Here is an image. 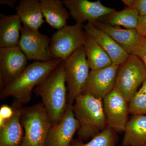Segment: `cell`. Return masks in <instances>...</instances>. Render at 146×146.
<instances>
[{"mask_svg": "<svg viewBox=\"0 0 146 146\" xmlns=\"http://www.w3.org/2000/svg\"><path fill=\"white\" fill-rule=\"evenodd\" d=\"M66 84L65 61H63L33 91L42 98L53 124L60 121L67 108L68 92Z\"/></svg>", "mask_w": 146, "mask_h": 146, "instance_id": "obj_1", "label": "cell"}, {"mask_svg": "<svg viewBox=\"0 0 146 146\" xmlns=\"http://www.w3.org/2000/svg\"><path fill=\"white\" fill-rule=\"evenodd\" d=\"M73 111L78 122L77 132L80 141L92 139L107 127L102 100L82 93L76 99Z\"/></svg>", "mask_w": 146, "mask_h": 146, "instance_id": "obj_2", "label": "cell"}, {"mask_svg": "<svg viewBox=\"0 0 146 146\" xmlns=\"http://www.w3.org/2000/svg\"><path fill=\"white\" fill-rule=\"evenodd\" d=\"M63 61L53 59L48 62L35 61L28 65L16 80L1 91V99L11 96L22 104L28 103L34 88Z\"/></svg>", "mask_w": 146, "mask_h": 146, "instance_id": "obj_3", "label": "cell"}, {"mask_svg": "<svg viewBox=\"0 0 146 146\" xmlns=\"http://www.w3.org/2000/svg\"><path fill=\"white\" fill-rule=\"evenodd\" d=\"M21 120L24 130L21 146H46V139L53 123L43 103L23 108Z\"/></svg>", "mask_w": 146, "mask_h": 146, "instance_id": "obj_4", "label": "cell"}, {"mask_svg": "<svg viewBox=\"0 0 146 146\" xmlns=\"http://www.w3.org/2000/svg\"><path fill=\"white\" fill-rule=\"evenodd\" d=\"M65 64L68 104L73 105L77 97L83 92L91 72L83 46L65 60Z\"/></svg>", "mask_w": 146, "mask_h": 146, "instance_id": "obj_5", "label": "cell"}, {"mask_svg": "<svg viewBox=\"0 0 146 146\" xmlns=\"http://www.w3.org/2000/svg\"><path fill=\"white\" fill-rule=\"evenodd\" d=\"M146 79V68L136 55L130 54L119 66L114 89L119 91L129 103Z\"/></svg>", "mask_w": 146, "mask_h": 146, "instance_id": "obj_6", "label": "cell"}, {"mask_svg": "<svg viewBox=\"0 0 146 146\" xmlns=\"http://www.w3.org/2000/svg\"><path fill=\"white\" fill-rule=\"evenodd\" d=\"M87 35L84 25L82 24L67 25L58 30L50 39V48L53 58L65 61L83 46Z\"/></svg>", "mask_w": 146, "mask_h": 146, "instance_id": "obj_7", "label": "cell"}, {"mask_svg": "<svg viewBox=\"0 0 146 146\" xmlns=\"http://www.w3.org/2000/svg\"><path fill=\"white\" fill-rule=\"evenodd\" d=\"M18 46L28 60L48 62L53 58L50 39L46 35L23 25Z\"/></svg>", "mask_w": 146, "mask_h": 146, "instance_id": "obj_8", "label": "cell"}, {"mask_svg": "<svg viewBox=\"0 0 146 146\" xmlns=\"http://www.w3.org/2000/svg\"><path fill=\"white\" fill-rule=\"evenodd\" d=\"M102 102L108 127L117 133L124 132L129 114L127 100L119 91L113 89Z\"/></svg>", "mask_w": 146, "mask_h": 146, "instance_id": "obj_9", "label": "cell"}, {"mask_svg": "<svg viewBox=\"0 0 146 146\" xmlns=\"http://www.w3.org/2000/svg\"><path fill=\"white\" fill-rule=\"evenodd\" d=\"M28 60L19 47L0 48V80L3 90L27 67Z\"/></svg>", "mask_w": 146, "mask_h": 146, "instance_id": "obj_10", "label": "cell"}, {"mask_svg": "<svg viewBox=\"0 0 146 146\" xmlns=\"http://www.w3.org/2000/svg\"><path fill=\"white\" fill-rule=\"evenodd\" d=\"M63 2L76 23L82 25L86 22L94 24L116 11L114 9L104 5L100 1L63 0Z\"/></svg>", "mask_w": 146, "mask_h": 146, "instance_id": "obj_11", "label": "cell"}, {"mask_svg": "<svg viewBox=\"0 0 146 146\" xmlns=\"http://www.w3.org/2000/svg\"><path fill=\"white\" fill-rule=\"evenodd\" d=\"M79 127L73 111V105L68 104L60 121L53 124L49 131L46 146H70Z\"/></svg>", "mask_w": 146, "mask_h": 146, "instance_id": "obj_12", "label": "cell"}, {"mask_svg": "<svg viewBox=\"0 0 146 146\" xmlns=\"http://www.w3.org/2000/svg\"><path fill=\"white\" fill-rule=\"evenodd\" d=\"M119 67L112 64L101 70H91L82 93L103 100L114 89Z\"/></svg>", "mask_w": 146, "mask_h": 146, "instance_id": "obj_13", "label": "cell"}, {"mask_svg": "<svg viewBox=\"0 0 146 146\" xmlns=\"http://www.w3.org/2000/svg\"><path fill=\"white\" fill-rule=\"evenodd\" d=\"M23 104L16 100L13 102V115L0 128V146H21L24 135L21 120Z\"/></svg>", "mask_w": 146, "mask_h": 146, "instance_id": "obj_14", "label": "cell"}, {"mask_svg": "<svg viewBox=\"0 0 146 146\" xmlns=\"http://www.w3.org/2000/svg\"><path fill=\"white\" fill-rule=\"evenodd\" d=\"M84 29L106 52L113 65L119 66L130 55L108 35L95 27L92 23H87L84 25Z\"/></svg>", "mask_w": 146, "mask_h": 146, "instance_id": "obj_15", "label": "cell"}, {"mask_svg": "<svg viewBox=\"0 0 146 146\" xmlns=\"http://www.w3.org/2000/svg\"><path fill=\"white\" fill-rule=\"evenodd\" d=\"M93 24L108 35L129 54H132L133 49L142 38L136 30L113 26L100 21Z\"/></svg>", "mask_w": 146, "mask_h": 146, "instance_id": "obj_16", "label": "cell"}, {"mask_svg": "<svg viewBox=\"0 0 146 146\" xmlns=\"http://www.w3.org/2000/svg\"><path fill=\"white\" fill-rule=\"evenodd\" d=\"M21 21L17 15L0 14V48L18 46L21 33Z\"/></svg>", "mask_w": 146, "mask_h": 146, "instance_id": "obj_17", "label": "cell"}, {"mask_svg": "<svg viewBox=\"0 0 146 146\" xmlns=\"http://www.w3.org/2000/svg\"><path fill=\"white\" fill-rule=\"evenodd\" d=\"M16 7L17 15L23 24L29 28L38 31L44 21L38 0H21Z\"/></svg>", "mask_w": 146, "mask_h": 146, "instance_id": "obj_18", "label": "cell"}, {"mask_svg": "<svg viewBox=\"0 0 146 146\" xmlns=\"http://www.w3.org/2000/svg\"><path fill=\"white\" fill-rule=\"evenodd\" d=\"M40 4L46 22L52 28L59 30L67 25L70 13L60 0H41Z\"/></svg>", "mask_w": 146, "mask_h": 146, "instance_id": "obj_19", "label": "cell"}, {"mask_svg": "<svg viewBox=\"0 0 146 146\" xmlns=\"http://www.w3.org/2000/svg\"><path fill=\"white\" fill-rule=\"evenodd\" d=\"M124 132L122 146H143L146 144V115H132Z\"/></svg>", "mask_w": 146, "mask_h": 146, "instance_id": "obj_20", "label": "cell"}, {"mask_svg": "<svg viewBox=\"0 0 146 146\" xmlns=\"http://www.w3.org/2000/svg\"><path fill=\"white\" fill-rule=\"evenodd\" d=\"M83 46L91 70H101L112 65V60L106 52L88 35Z\"/></svg>", "mask_w": 146, "mask_h": 146, "instance_id": "obj_21", "label": "cell"}, {"mask_svg": "<svg viewBox=\"0 0 146 146\" xmlns=\"http://www.w3.org/2000/svg\"><path fill=\"white\" fill-rule=\"evenodd\" d=\"M139 17L136 10L127 7L120 11H116L102 17L99 21L113 26H121L125 29L136 30Z\"/></svg>", "mask_w": 146, "mask_h": 146, "instance_id": "obj_22", "label": "cell"}, {"mask_svg": "<svg viewBox=\"0 0 146 146\" xmlns=\"http://www.w3.org/2000/svg\"><path fill=\"white\" fill-rule=\"evenodd\" d=\"M118 140L117 132L107 127L88 143H84L76 139L73 140L70 146H117Z\"/></svg>", "mask_w": 146, "mask_h": 146, "instance_id": "obj_23", "label": "cell"}, {"mask_svg": "<svg viewBox=\"0 0 146 146\" xmlns=\"http://www.w3.org/2000/svg\"><path fill=\"white\" fill-rule=\"evenodd\" d=\"M131 115H146V79L129 103Z\"/></svg>", "mask_w": 146, "mask_h": 146, "instance_id": "obj_24", "label": "cell"}, {"mask_svg": "<svg viewBox=\"0 0 146 146\" xmlns=\"http://www.w3.org/2000/svg\"><path fill=\"white\" fill-rule=\"evenodd\" d=\"M122 1L128 7L136 10L139 16L146 15V0H122Z\"/></svg>", "mask_w": 146, "mask_h": 146, "instance_id": "obj_25", "label": "cell"}, {"mask_svg": "<svg viewBox=\"0 0 146 146\" xmlns=\"http://www.w3.org/2000/svg\"><path fill=\"white\" fill-rule=\"evenodd\" d=\"M132 54L139 57L146 68V38H141V41L133 49Z\"/></svg>", "mask_w": 146, "mask_h": 146, "instance_id": "obj_26", "label": "cell"}, {"mask_svg": "<svg viewBox=\"0 0 146 146\" xmlns=\"http://www.w3.org/2000/svg\"><path fill=\"white\" fill-rule=\"evenodd\" d=\"M13 110L12 106L4 104L0 108V128L4 125L6 121L13 115Z\"/></svg>", "mask_w": 146, "mask_h": 146, "instance_id": "obj_27", "label": "cell"}, {"mask_svg": "<svg viewBox=\"0 0 146 146\" xmlns=\"http://www.w3.org/2000/svg\"><path fill=\"white\" fill-rule=\"evenodd\" d=\"M136 31L141 37L146 38V15L139 16Z\"/></svg>", "mask_w": 146, "mask_h": 146, "instance_id": "obj_28", "label": "cell"}, {"mask_svg": "<svg viewBox=\"0 0 146 146\" xmlns=\"http://www.w3.org/2000/svg\"><path fill=\"white\" fill-rule=\"evenodd\" d=\"M17 2L16 0H0L1 5H7L13 8H15V5Z\"/></svg>", "mask_w": 146, "mask_h": 146, "instance_id": "obj_29", "label": "cell"}, {"mask_svg": "<svg viewBox=\"0 0 146 146\" xmlns=\"http://www.w3.org/2000/svg\"><path fill=\"white\" fill-rule=\"evenodd\" d=\"M143 146H146V144H145V145H144Z\"/></svg>", "mask_w": 146, "mask_h": 146, "instance_id": "obj_30", "label": "cell"}]
</instances>
